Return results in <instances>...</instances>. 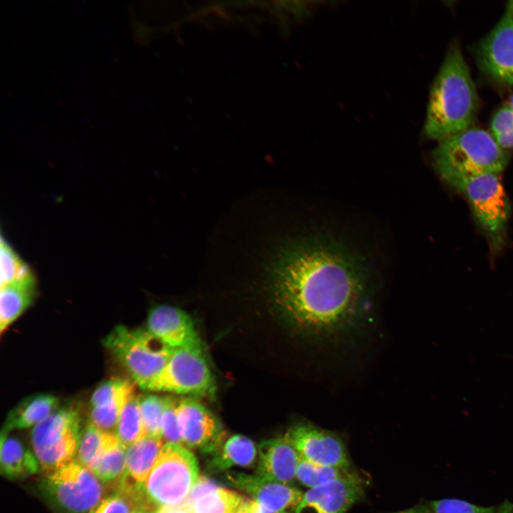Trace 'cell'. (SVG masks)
Here are the masks:
<instances>
[{"label":"cell","mask_w":513,"mask_h":513,"mask_svg":"<svg viewBox=\"0 0 513 513\" xmlns=\"http://www.w3.org/2000/svg\"><path fill=\"white\" fill-rule=\"evenodd\" d=\"M269 274L283 319L314 342L353 335L370 319L375 280L370 264L332 235L314 232L285 242Z\"/></svg>","instance_id":"1"},{"label":"cell","mask_w":513,"mask_h":513,"mask_svg":"<svg viewBox=\"0 0 513 513\" xmlns=\"http://www.w3.org/2000/svg\"><path fill=\"white\" fill-rule=\"evenodd\" d=\"M477 93L467 65L458 46L447 51L432 86L424 133L440 141L465 130L473 123Z\"/></svg>","instance_id":"2"},{"label":"cell","mask_w":513,"mask_h":513,"mask_svg":"<svg viewBox=\"0 0 513 513\" xmlns=\"http://www.w3.org/2000/svg\"><path fill=\"white\" fill-rule=\"evenodd\" d=\"M432 159L440 176L455 189L473 175H499L509 162L507 153L491 133L476 128H469L438 141Z\"/></svg>","instance_id":"3"},{"label":"cell","mask_w":513,"mask_h":513,"mask_svg":"<svg viewBox=\"0 0 513 513\" xmlns=\"http://www.w3.org/2000/svg\"><path fill=\"white\" fill-rule=\"evenodd\" d=\"M197 475L195 455L180 444L166 443L141 486L147 499L160 509L182 504Z\"/></svg>","instance_id":"4"},{"label":"cell","mask_w":513,"mask_h":513,"mask_svg":"<svg viewBox=\"0 0 513 513\" xmlns=\"http://www.w3.org/2000/svg\"><path fill=\"white\" fill-rule=\"evenodd\" d=\"M104 344L134 382L145 390L162 370L175 350L147 329H131L122 325L110 332Z\"/></svg>","instance_id":"5"},{"label":"cell","mask_w":513,"mask_h":513,"mask_svg":"<svg viewBox=\"0 0 513 513\" xmlns=\"http://www.w3.org/2000/svg\"><path fill=\"white\" fill-rule=\"evenodd\" d=\"M79 412L57 408L33 426L31 440L39 466L53 472L75 460L82 432Z\"/></svg>","instance_id":"6"},{"label":"cell","mask_w":513,"mask_h":513,"mask_svg":"<svg viewBox=\"0 0 513 513\" xmlns=\"http://www.w3.org/2000/svg\"><path fill=\"white\" fill-rule=\"evenodd\" d=\"M76 460L50 473L41 483L43 494L63 513H87L103 499L105 487Z\"/></svg>","instance_id":"7"},{"label":"cell","mask_w":513,"mask_h":513,"mask_svg":"<svg viewBox=\"0 0 513 513\" xmlns=\"http://www.w3.org/2000/svg\"><path fill=\"white\" fill-rule=\"evenodd\" d=\"M456 190L463 194L492 247L503 244L510 204L499 175L482 173L461 182Z\"/></svg>","instance_id":"8"},{"label":"cell","mask_w":513,"mask_h":513,"mask_svg":"<svg viewBox=\"0 0 513 513\" xmlns=\"http://www.w3.org/2000/svg\"><path fill=\"white\" fill-rule=\"evenodd\" d=\"M213 385L202 348L195 346L175 349L165 368L146 390L200 396L210 393Z\"/></svg>","instance_id":"9"},{"label":"cell","mask_w":513,"mask_h":513,"mask_svg":"<svg viewBox=\"0 0 513 513\" xmlns=\"http://www.w3.org/2000/svg\"><path fill=\"white\" fill-rule=\"evenodd\" d=\"M177 418L182 446L212 453L220 447L223 432L216 416L192 398L178 400Z\"/></svg>","instance_id":"10"},{"label":"cell","mask_w":513,"mask_h":513,"mask_svg":"<svg viewBox=\"0 0 513 513\" xmlns=\"http://www.w3.org/2000/svg\"><path fill=\"white\" fill-rule=\"evenodd\" d=\"M301 457L316 464L348 468L349 460L341 439L309 423H300L285 434Z\"/></svg>","instance_id":"11"},{"label":"cell","mask_w":513,"mask_h":513,"mask_svg":"<svg viewBox=\"0 0 513 513\" xmlns=\"http://www.w3.org/2000/svg\"><path fill=\"white\" fill-rule=\"evenodd\" d=\"M363 484L356 475L310 488L295 513H344L361 496Z\"/></svg>","instance_id":"12"},{"label":"cell","mask_w":513,"mask_h":513,"mask_svg":"<svg viewBox=\"0 0 513 513\" xmlns=\"http://www.w3.org/2000/svg\"><path fill=\"white\" fill-rule=\"evenodd\" d=\"M484 70L503 83L513 84V16L504 13L480 45Z\"/></svg>","instance_id":"13"},{"label":"cell","mask_w":513,"mask_h":513,"mask_svg":"<svg viewBox=\"0 0 513 513\" xmlns=\"http://www.w3.org/2000/svg\"><path fill=\"white\" fill-rule=\"evenodd\" d=\"M227 479L236 487L245 490L264 507L274 513L296 511L304 494L287 484L269 480L259 475L233 472Z\"/></svg>","instance_id":"14"},{"label":"cell","mask_w":513,"mask_h":513,"mask_svg":"<svg viewBox=\"0 0 513 513\" xmlns=\"http://www.w3.org/2000/svg\"><path fill=\"white\" fill-rule=\"evenodd\" d=\"M146 329L173 349L202 346L192 318L174 306L160 305L153 308Z\"/></svg>","instance_id":"15"},{"label":"cell","mask_w":513,"mask_h":513,"mask_svg":"<svg viewBox=\"0 0 513 513\" xmlns=\"http://www.w3.org/2000/svg\"><path fill=\"white\" fill-rule=\"evenodd\" d=\"M300 454L285 435L262 442L259 447L257 474L289 484L296 477Z\"/></svg>","instance_id":"16"},{"label":"cell","mask_w":513,"mask_h":513,"mask_svg":"<svg viewBox=\"0 0 513 513\" xmlns=\"http://www.w3.org/2000/svg\"><path fill=\"white\" fill-rule=\"evenodd\" d=\"M1 472L9 479H21L36 473L39 467L33 452L26 449L16 438L1 432Z\"/></svg>","instance_id":"17"},{"label":"cell","mask_w":513,"mask_h":513,"mask_svg":"<svg viewBox=\"0 0 513 513\" xmlns=\"http://www.w3.org/2000/svg\"><path fill=\"white\" fill-rule=\"evenodd\" d=\"M58 399L49 394L28 397L13 409L6 419L2 432L35 426L58 408Z\"/></svg>","instance_id":"18"},{"label":"cell","mask_w":513,"mask_h":513,"mask_svg":"<svg viewBox=\"0 0 513 513\" xmlns=\"http://www.w3.org/2000/svg\"><path fill=\"white\" fill-rule=\"evenodd\" d=\"M36 291L35 276L1 287V333H3L31 304Z\"/></svg>","instance_id":"19"},{"label":"cell","mask_w":513,"mask_h":513,"mask_svg":"<svg viewBox=\"0 0 513 513\" xmlns=\"http://www.w3.org/2000/svg\"><path fill=\"white\" fill-rule=\"evenodd\" d=\"M161 439L146 436L126 448L125 475L137 483H142L162 450Z\"/></svg>","instance_id":"20"},{"label":"cell","mask_w":513,"mask_h":513,"mask_svg":"<svg viewBox=\"0 0 513 513\" xmlns=\"http://www.w3.org/2000/svg\"><path fill=\"white\" fill-rule=\"evenodd\" d=\"M247 501L237 492L216 485L182 504L190 513H236Z\"/></svg>","instance_id":"21"},{"label":"cell","mask_w":513,"mask_h":513,"mask_svg":"<svg viewBox=\"0 0 513 513\" xmlns=\"http://www.w3.org/2000/svg\"><path fill=\"white\" fill-rule=\"evenodd\" d=\"M212 453L211 467L216 470H224L234 465H252L255 460L256 448L249 438L237 435Z\"/></svg>","instance_id":"22"},{"label":"cell","mask_w":513,"mask_h":513,"mask_svg":"<svg viewBox=\"0 0 513 513\" xmlns=\"http://www.w3.org/2000/svg\"><path fill=\"white\" fill-rule=\"evenodd\" d=\"M126 448L116 439L105 449L90 470L103 483L109 484L113 490L125 474Z\"/></svg>","instance_id":"23"},{"label":"cell","mask_w":513,"mask_h":513,"mask_svg":"<svg viewBox=\"0 0 513 513\" xmlns=\"http://www.w3.org/2000/svg\"><path fill=\"white\" fill-rule=\"evenodd\" d=\"M116 439L114 433L103 432L88 422L82 430L75 460L90 470L105 449Z\"/></svg>","instance_id":"24"},{"label":"cell","mask_w":513,"mask_h":513,"mask_svg":"<svg viewBox=\"0 0 513 513\" xmlns=\"http://www.w3.org/2000/svg\"><path fill=\"white\" fill-rule=\"evenodd\" d=\"M135 394L134 384L129 381L113 398L103 405L90 408L88 422L103 432L115 434L120 415L127 402Z\"/></svg>","instance_id":"25"},{"label":"cell","mask_w":513,"mask_h":513,"mask_svg":"<svg viewBox=\"0 0 513 513\" xmlns=\"http://www.w3.org/2000/svg\"><path fill=\"white\" fill-rule=\"evenodd\" d=\"M140 395L135 394L124 406L115 430L120 442L128 447L146 437L140 409Z\"/></svg>","instance_id":"26"},{"label":"cell","mask_w":513,"mask_h":513,"mask_svg":"<svg viewBox=\"0 0 513 513\" xmlns=\"http://www.w3.org/2000/svg\"><path fill=\"white\" fill-rule=\"evenodd\" d=\"M352 474L348 471L347 468L321 465L301 457L296 469V477L302 484L313 488L350 476Z\"/></svg>","instance_id":"27"},{"label":"cell","mask_w":513,"mask_h":513,"mask_svg":"<svg viewBox=\"0 0 513 513\" xmlns=\"http://www.w3.org/2000/svg\"><path fill=\"white\" fill-rule=\"evenodd\" d=\"M0 255L1 287L35 276L28 264L3 237L1 239Z\"/></svg>","instance_id":"28"},{"label":"cell","mask_w":513,"mask_h":513,"mask_svg":"<svg viewBox=\"0 0 513 513\" xmlns=\"http://www.w3.org/2000/svg\"><path fill=\"white\" fill-rule=\"evenodd\" d=\"M166 405V397L147 395L140 398V409L146 436L162 440L161 423Z\"/></svg>","instance_id":"29"},{"label":"cell","mask_w":513,"mask_h":513,"mask_svg":"<svg viewBox=\"0 0 513 513\" xmlns=\"http://www.w3.org/2000/svg\"><path fill=\"white\" fill-rule=\"evenodd\" d=\"M491 135L501 148L513 147V111L506 105L494 115L490 125Z\"/></svg>","instance_id":"30"},{"label":"cell","mask_w":513,"mask_h":513,"mask_svg":"<svg viewBox=\"0 0 513 513\" xmlns=\"http://www.w3.org/2000/svg\"><path fill=\"white\" fill-rule=\"evenodd\" d=\"M177 400L172 397H166V405L161 423V436L164 444L175 443L182 445L177 418Z\"/></svg>","instance_id":"31"},{"label":"cell","mask_w":513,"mask_h":513,"mask_svg":"<svg viewBox=\"0 0 513 513\" xmlns=\"http://www.w3.org/2000/svg\"><path fill=\"white\" fill-rule=\"evenodd\" d=\"M432 513H495L494 507H482L459 499H442L432 503Z\"/></svg>","instance_id":"32"},{"label":"cell","mask_w":513,"mask_h":513,"mask_svg":"<svg viewBox=\"0 0 513 513\" xmlns=\"http://www.w3.org/2000/svg\"><path fill=\"white\" fill-rule=\"evenodd\" d=\"M130 380L121 378H110L102 383L93 393L90 408L103 405L116 396Z\"/></svg>","instance_id":"33"},{"label":"cell","mask_w":513,"mask_h":513,"mask_svg":"<svg viewBox=\"0 0 513 513\" xmlns=\"http://www.w3.org/2000/svg\"><path fill=\"white\" fill-rule=\"evenodd\" d=\"M247 504L250 513H274L254 500H248Z\"/></svg>","instance_id":"34"},{"label":"cell","mask_w":513,"mask_h":513,"mask_svg":"<svg viewBox=\"0 0 513 513\" xmlns=\"http://www.w3.org/2000/svg\"><path fill=\"white\" fill-rule=\"evenodd\" d=\"M156 513H190L183 504L177 506L165 507L160 508Z\"/></svg>","instance_id":"35"},{"label":"cell","mask_w":513,"mask_h":513,"mask_svg":"<svg viewBox=\"0 0 513 513\" xmlns=\"http://www.w3.org/2000/svg\"><path fill=\"white\" fill-rule=\"evenodd\" d=\"M496 513H513V504L509 501H505L499 507Z\"/></svg>","instance_id":"36"},{"label":"cell","mask_w":513,"mask_h":513,"mask_svg":"<svg viewBox=\"0 0 513 513\" xmlns=\"http://www.w3.org/2000/svg\"><path fill=\"white\" fill-rule=\"evenodd\" d=\"M505 13L513 16V0L507 2Z\"/></svg>","instance_id":"37"},{"label":"cell","mask_w":513,"mask_h":513,"mask_svg":"<svg viewBox=\"0 0 513 513\" xmlns=\"http://www.w3.org/2000/svg\"><path fill=\"white\" fill-rule=\"evenodd\" d=\"M247 503L248 500L236 513H250Z\"/></svg>","instance_id":"38"},{"label":"cell","mask_w":513,"mask_h":513,"mask_svg":"<svg viewBox=\"0 0 513 513\" xmlns=\"http://www.w3.org/2000/svg\"><path fill=\"white\" fill-rule=\"evenodd\" d=\"M403 513H432V512H428V511H425V510H423V509H411V510H408V511H406V512H403Z\"/></svg>","instance_id":"39"},{"label":"cell","mask_w":513,"mask_h":513,"mask_svg":"<svg viewBox=\"0 0 513 513\" xmlns=\"http://www.w3.org/2000/svg\"><path fill=\"white\" fill-rule=\"evenodd\" d=\"M507 105L513 111V94L510 96Z\"/></svg>","instance_id":"40"},{"label":"cell","mask_w":513,"mask_h":513,"mask_svg":"<svg viewBox=\"0 0 513 513\" xmlns=\"http://www.w3.org/2000/svg\"><path fill=\"white\" fill-rule=\"evenodd\" d=\"M135 513H152V512H145V511H138V512H135Z\"/></svg>","instance_id":"41"}]
</instances>
